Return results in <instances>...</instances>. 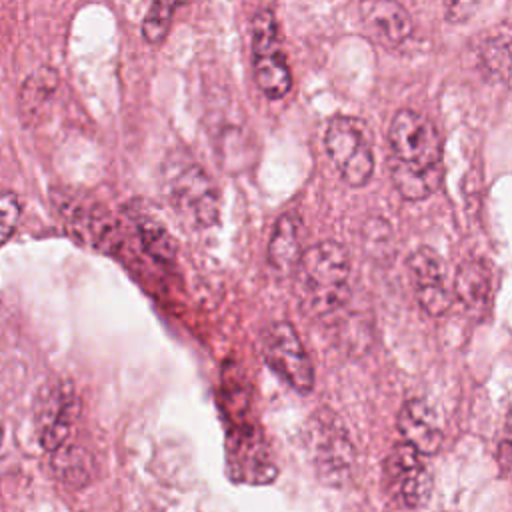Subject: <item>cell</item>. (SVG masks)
I'll use <instances>...</instances> for the list:
<instances>
[{"label": "cell", "mask_w": 512, "mask_h": 512, "mask_svg": "<svg viewBox=\"0 0 512 512\" xmlns=\"http://www.w3.org/2000/svg\"><path fill=\"white\" fill-rule=\"evenodd\" d=\"M454 294L472 318H484L490 304V272L478 258L460 262L454 276Z\"/></svg>", "instance_id": "cell-13"}, {"label": "cell", "mask_w": 512, "mask_h": 512, "mask_svg": "<svg viewBox=\"0 0 512 512\" xmlns=\"http://www.w3.org/2000/svg\"><path fill=\"white\" fill-rule=\"evenodd\" d=\"M296 292L302 310L334 316L350 300V258L342 244L324 240L302 252L296 268Z\"/></svg>", "instance_id": "cell-1"}, {"label": "cell", "mask_w": 512, "mask_h": 512, "mask_svg": "<svg viewBox=\"0 0 512 512\" xmlns=\"http://www.w3.org/2000/svg\"><path fill=\"white\" fill-rule=\"evenodd\" d=\"M364 246L370 254H376V258L390 254L388 246H392V230H390L386 220L372 218L370 222H366V226H364Z\"/></svg>", "instance_id": "cell-22"}, {"label": "cell", "mask_w": 512, "mask_h": 512, "mask_svg": "<svg viewBox=\"0 0 512 512\" xmlns=\"http://www.w3.org/2000/svg\"><path fill=\"white\" fill-rule=\"evenodd\" d=\"M406 268L422 310L430 316H442L450 308L452 296L446 288V268L438 252L422 246L408 256Z\"/></svg>", "instance_id": "cell-10"}, {"label": "cell", "mask_w": 512, "mask_h": 512, "mask_svg": "<svg viewBox=\"0 0 512 512\" xmlns=\"http://www.w3.org/2000/svg\"><path fill=\"white\" fill-rule=\"evenodd\" d=\"M398 432L404 442L412 444L422 454H436L442 446V430L432 408L418 400H406L396 420Z\"/></svg>", "instance_id": "cell-12"}, {"label": "cell", "mask_w": 512, "mask_h": 512, "mask_svg": "<svg viewBox=\"0 0 512 512\" xmlns=\"http://www.w3.org/2000/svg\"><path fill=\"white\" fill-rule=\"evenodd\" d=\"M390 156L420 168L442 164V140L434 124L420 112L402 108L388 128Z\"/></svg>", "instance_id": "cell-6"}, {"label": "cell", "mask_w": 512, "mask_h": 512, "mask_svg": "<svg viewBox=\"0 0 512 512\" xmlns=\"http://www.w3.org/2000/svg\"><path fill=\"white\" fill-rule=\"evenodd\" d=\"M302 258L300 250V216L294 210L284 212L270 236L268 262L278 274H294Z\"/></svg>", "instance_id": "cell-14"}, {"label": "cell", "mask_w": 512, "mask_h": 512, "mask_svg": "<svg viewBox=\"0 0 512 512\" xmlns=\"http://www.w3.org/2000/svg\"><path fill=\"white\" fill-rule=\"evenodd\" d=\"M324 146L342 180L362 188L374 174V150L366 122L354 116H334L324 134Z\"/></svg>", "instance_id": "cell-3"}, {"label": "cell", "mask_w": 512, "mask_h": 512, "mask_svg": "<svg viewBox=\"0 0 512 512\" xmlns=\"http://www.w3.org/2000/svg\"><path fill=\"white\" fill-rule=\"evenodd\" d=\"M186 2L188 0H150L148 12L142 20V38L148 44H162L170 32L176 8Z\"/></svg>", "instance_id": "cell-21"}, {"label": "cell", "mask_w": 512, "mask_h": 512, "mask_svg": "<svg viewBox=\"0 0 512 512\" xmlns=\"http://www.w3.org/2000/svg\"><path fill=\"white\" fill-rule=\"evenodd\" d=\"M58 88V72L42 66L26 76L18 90V114L26 126H34L46 112Z\"/></svg>", "instance_id": "cell-15"}, {"label": "cell", "mask_w": 512, "mask_h": 512, "mask_svg": "<svg viewBox=\"0 0 512 512\" xmlns=\"http://www.w3.org/2000/svg\"><path fill=\"white\" fill-rule=\"evenodd\" d=\"M20 200L12 190H4L2 192V200H0V240L2 244H6L12 236V232L18 226L20 220Z\"/></svg>", "instance_id": "cell-23"}, {"label": "cell", "mask_w": 512, "mask_h": 512, "mask_svg": "<svg viewBox=\"0 0 512 512\" xmlns=\"http://www.w3.org/2000/svg\"><path fill=\"white\" fill-rule=\"evenodd\" d=\"M388 168H390L392 184L396 186L400 196L406 200H414V202L424 200L432 192H436V188L442 182V174H444L442 164L420 168V166L406 164L394 156H390Z\"/></svg>", "instance_id": "cell-16"}, {"label": "cell", "mask_w": 512, "mask_h": 512, "mask_svg": "<svg viewBox=\"0 0 512 512\" xmlns=\"http://www.w3.org/2000/svg\"><path fill=\"white\" fill-rule=\"evenodd\" d=\"M136 230L140 236V242L148 256H152L160 264H174L176 260V246L170 236V232L162 226V222L154 220L152 216H138L136 218Z\"/></svg>", "instance_id": "cell-18"}, {"label": "cell", "mask_w": 512, "mask_h": 512, "mask_svg": "<svg viewBox=\"0 0 512 512\" xmlns=\"http://www.w3.org/2000/svg\"><path fill=\"white\" fill-rule=\"evenodd\" d=\"M82 240L92 242L102 252H116L120 246V230L112 214L102 206H90Z\"/></svg>", "instance_id": "cell-20"}, {"label": "cell", "mask_w": 512, "mask_h": 512, "mask_svg": "<svg viewBox=\"0 0 512 512\" xmlns=\"http://www.w3.org/2000/svg\"><path fill=\"white\" fill-rule=\"evenodd\" d=\"M384 480L388 492L406 508H418L428 502L432 490V476L412 444H396L384 460Z\"/></svg>", "instance_id": "cell-9"}, {"label": "cell", "mask_w": 512, "mask_h": 512, "mask_svg": "<svg viewBox=\"0 0 512 512\" xmlns=\"http://www.w3.org/2000/svg\"><path fill=\"white\" fill-rule=\"evenodd\" d=\"M50 466L54 476L70 488H84L94 476L92 454L84 446L72 442H64L50 452Z\"/></svg>", "instance_id": "cell-17"}, {"label": "cell", "mask_w": 512, "mask_h": 512, "mask_svg": "<svg viewBox=\"0 0 512 512\" xmlns=\"http://www.w3.org/2000/svg\"><path fill=\"white\" fill-rule=\"evenodd\" d=\"M500 464L504 470H508L512 466V442L510 440L500 444Z\"/></svg>", "instance_id": "cell-24"}, {"label": "cell", "mask_w": 512, "mask_h": 512, "mask_svg": "<svg viewBox=\"0 0 512 512\" xmlns=\"http://www.w3.org/2000/svg\"><path fill=\"white\" fill-rule=\"evenodd\" d=\"M306 444L316 476L328 486H342L352 478L356 450L334 414L316 412L308 422Z\"/></svg>", "instance_id": "cell-4"}, {"label": "cell", "mask_w": 512, "mask_h": 512, "mask_svg": "<svg viewBox=\"0 0 512 512\" xmlns=\"http://www.w3.org/2000/svg\"><path fill=\"white\" fill-rule=\"evenodd\" d=\"M482 68L512 90V36L488 38L480 48Z\"/></svg>", "instance_id": "cell-19"}, {"label": "cell", "mask_w": 512, "mask_h": 512, "mask_svg": "<svg viewBox=\"0 0 512 512\" xmlns=\"http://www.w3.org/2000/svg\"><path fill=\"white\" fill-rule=\"evenodd\" d=\"M252 68L256 86L270 100H280L290 92L292 72L272 10H260L252 18Z\"/></svg>", "instance_id": "cell-5"}, {"label": "cell", "mask_w": 512, "mask_h": 512, "mask_svg": "<svg viewBox=\"0 0 512 512\" xmlns=\"http://www.w3.org/2000/svg\"><path fill=\"white\" fill-rule=\"evenodd\" d=\"M262 352L268 366L294 390L308 394L314 388L312 362L290 322H272L262 338Z\"/></svg>", "instance_id": "cell-8"}, {"label": "cell", "mask_w": 512, "mask_h": 512, "mask_svg": "<svg viewBox=\"0 0 512 512\" xmlns=\"http://www.w3.org/2000/svg\"><path fill=\"white\" fill-rule=\"evenodd\" d=\"M358 14L370 38L384 46H400L412 34V18L396 0H360Z\"/></svg>", "instance_id": "cell-11"}, {"label": "cell", "mask_w": 512, "mask_h": 512, "mask_svg": "<svg viewBox=\"0 0 512 512\" xmlns=\"http://www.w3.org/2000/svg\"><path fill=\"white\" fill-rule=\"evenodd\" d=\"M164 190L182 222L208 228L220 218V192L210 174L192 158L174 152L162 168Z\"/></svg>", "instance_id": "cell-2"}, {"label": "cell", "mask_w": 512, "mask_h": 512, "mask_svg": "<svg viewBox=\"0 0 512 512\" xmlns=\"http://www.w3.org/2000/svg\"><path fill=\"white\" fill-rule=\"evenodd\" d=\"M78 412L80 406L72 380L60 378L42 386L34 416L38 440L46 452H54L60 444L70 440Z\"/></svg>", "instance_id": "cell-7"}]
</instances>
